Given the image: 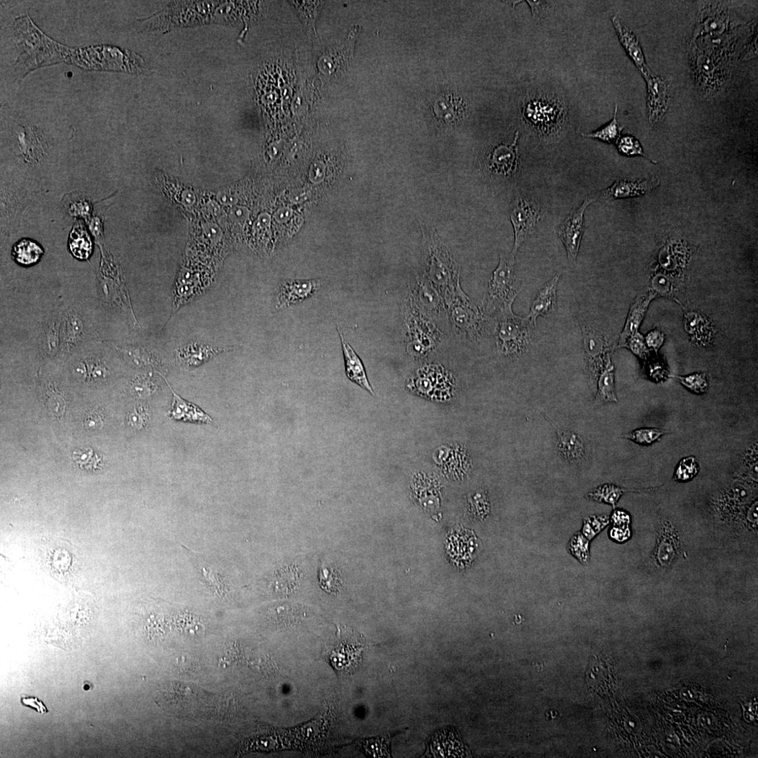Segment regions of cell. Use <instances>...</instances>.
<instances>
[{
  "mask_svg": "<svg viewBox=\"0 0 758 758\" xmlns=\"http://www.w3.org/2000/svg\"><path fill=\"white\" fill-rule=\"evenodd\" d=\"M598 373L596 402H617L614 387V367L607 356Z\"/></svg>",
  "mask_w": 758,
  "mask_h": 758,
  "instance_id": "cell-22",
  "label": "cell"
},
{
  "mask_svg": "<svg viewBox=\"0 0 758 758\" xmlns=\"http://www.w3.org/2000/svg\"><path fill=\"white\" fill-rule=\"evenodd\" d=\"M582 333L583 347L589 358V362L600 359V354L603 352V343L601 337L585 325L582 326Z\"/></svg>",
  "mask_w": 758,
  "mask_h": 758,
  "instance_id": "cell-28",
  "label": "cell"
},
{
  "mask_svg": "<svg viewBox=\"0 0 758 758\" xmlns=\"http://www.w3.org/2000/svg\"><path fill=\"white\" fill-rule=\"evenodd\" d=\"M545 418L552 425L558 436L557 451L559 455L572 464H578L585 458V446L583 438L578 434L563 429Z\"/></svg>",
  "mask_w": 758,
  "mask_h": 758,
  "instance_id": "cell-18",
  "label": "cell"
},
{
  "mask_svg": "<svg viewBox=\"0 0 758 758\" xmlns=\"http://www.w3.org/2000/svg\"><path fill=\"white\" fill-rule=\"evenodd\" d=\"M333 316L335 318L336 325V329L339 334L342 344V349L344 357V362H345L346 373L347 377L351 382L356 384L362 389L368 391L372 396H374V392L369 382L366 371L364 365L357 355L356 351L350 346L345 338H344L341 331L339 329L336 318L333 312Z\"/></svg>",
  "mask_w": 758,
  "mask_h": 758,
  "instance_id": "cell-17",
  "label": "cell"
},
{
  "mask_svg": "<svg viewBox=\"0 0 758 758\" xmlns=\"http://www.w3.org/2000/svg\"><path fill=\"white\" fill-rule=\"evenodd\" d=\"M426 277L444 300L462 290L459 271L451 254L439 240H431L426 248Z\"/></svg>",
  "mask_w": 758,
  "mask_h": 758,
  "instance_id": "cell-6",
  "label": "cell"
},
{
  "mask_svg": "<svg viewBox=\"0 0 758 758\" xmlns=\"http://www.w3.org/2000/svg\"><path fill=\"white\" fill-rule=\"evenodd\" d=\"M681 539L678 529L669 521H664L658 529L657 543L652 559L662 568L671 566L680 553Z\"/></svg>",
  "mask_w": 758,
  "mask_h": 758,
  "instance_id": "cell-10",
  "label": "cell"
},
{
  "mask_svg": "<svg viewBox=\"0 0 758 758\" xmlns=\"http://www.w3.org/2000/svg\"><path fill=\"white\" fill-rule=\"evenodd\" d=\"M169 389L173 395L169 416L172 420L198 424L217 425L213 419L197 405L186 401L178 395L164 378Z\"/></svg>",
  "mask_w": 758,
  "mask_h": 758,
  "instance_id": "cell-16",
  "label": "cell"
},
{
  "mask_svg": "<svg viewBox=\"0 0 758 758\" xmlns=\"http://www.w3.org/2000/svg\"><path fill=\"white\" fill-rule=\"evenodd\" d=\"M631 530L628 526H613L610 531V537L618 542H624L631 537Z\"/></svg>",
  "mask_w": 758,
  "mask_h": 758,
  "instance_id": "cell-42",
  "label": "cell"
},
{
  "mask_svg": "<svg viewBox=\"0 0 758 758\" xmlns=\"http://www.w3.org/2000/svg\"><path fill=\"white\" fill-rule=\"evenodd\" d=\"M569 552L581 564L588 565L590 561L589 540L582 533H576L568 543Z\"/></svg>",
  "mask_w": 758,
  "mask_h": 758,
  "instance_id": "cell-31",
  "label": "cell"
},
{
  "mask_svg": "<svg viewBox=\"0 0 758 758\" xmlns=\"http://www.w3.org/2000/svg\"><path fill=\"white\" fill-rule=\"evenodd\" d=\"M217 199L224 206H234L237 202V197L229 192H223L219 194Z\"/></svg>",
  "mask_w": 758,
  "mask_h": 758,
  "instance_id": "cell-45",
  "label": "cell"
},
{
  "mask_svg": "<svg viewBox=\"0 0 758 758\" xmlns=\"http://www.w3.org/2000/svg\"><path fill=\"white\" fill-rule=\"evenodd\" d=\"M609 523L607 515L590 516L583 520L582 534L589 541L598 535Z\"/></svg>",
  "mask_w": 758,
  "mask_h": 758,
  "instance_id": "cell-34",
  "label": "cell"
},
{
  "mask_svg": "<svg viewBox=\"0 0 758 758\" xmlns=\"http://www.w3.org/2000/svg\"><path fill=\"white\" fill-rule=\"evenodd\" d=\"M519 133L517 132L514 142L510 145H499L489 158V169L498 176L509 177L519 169L520 158L518 149Z\"/></svg>",
  "mask_w": 758,
  "mask_h": 758,
  "instance_id": "cell-14",
  "label": "cell"
},
{
  "mask_svg": "<svg viewBox=\"0 0 758 758\" xmlns=\"http://www.w3.org/2000/svg\"><path fill=\"white\" fill-rule=\"evenodd\" d=\"M659 185L656 179L638 180H618L612 186L602 191L600 198L603 201L640 197L645 195Z\"/></svg>",
  "mask_w": 758,
  "mask_h": 758,
  "instance_id": "cell-19",
  "label": "cell"
},
{
  "mask_svg": "<svg viewBox=\"0 0 758 758\" xmlns=\"http://www.w3.org/2000/svg\"><path fill=\"white\" fill-rule=\"evenodd\" d=\"M147 418V413L142 407L135 408L127 415L128 423L133 428L140 429L143 428Z\"/></svg>",
  "mask_w": 758,
  "mask_h": 758,
  "instance_id": "cell-38",
  "label": "cell"
},
{
  "mask_svg": "<svg viewBox=\"0 0 758 758\" xmlns=\"http://www.w3.org/2000/svg\"><path fill=\"white\" fill-rule=\"evenodd\" d=\"M656 295L648 294L638 298L631 306L629 315L623 332L620 337L619 344L625 346L627 340L636 334L644 318L649 302Z\"/></svg>",
  "mask_w": 758,
  "mask_h": 758,
  "instance_id": "cell-23",
  "label": "cell"
},
{
  "mask_svg": "<svg viewBox=\"0 0 758 758\" xmlns=\"http://www.w3.org/2000/svg\"><path fill=\"white\" fill-rule=\"evenodd\" d=\"M230 350V347H216L202 342L192 340L177 349L176 358L182 366L187 368H193Z\"/></svg>",
  "mask_w": 758,
  "mask_h": 758,
  "instance_id": "cell-13",
  "label": "cell"
},
{
  "mask_svg": "<svg viewBox=\"0 0 758 758\" xmlns=\"http://www.w3.org/2000/svg\"><path fill=\"white\" fill-rule=\"evenodd\" d=\"M22 702L26 706L36 708L41 713L47 712V709L44 704L36 698H24L22 700Z\"/></svg>",
  "mask_w": 758,
  "mask_h": 758,
  "instance_id": "cell-46",
  "label": "cell"
},
{
  "mask_svg": "<svg viewBox=\"0 0 758 758\" xmlns=\"http://www.w3.org/2000/svg\"><path fill=\"white\" fill-rule=\"evenodd\" d=\"M567 107L554 94L535 92L528 95L522 107L523 120L541 137H556L566 124Z\"/></svg>",
  "mask_w": 758,
  "mask_h": 758,
  "instance_id": "cell-2",
  "label": "cell"
},
{
  "mask_svg": "<svg viewBox=\"0 0 758 758\" xmlns=\"http://www.w3.org/2000/svg\"><path fill=\"white\" fill-rule=\"evenodd\" d=\"M409 296L426 314L439 317L446 312L442 297L424 274L418 278L410 290Z\"/></svg>",
  "mask_w": 758,
  "mask_h": 758,
  "instance_id": "cell-12",
  "label": "cell"
},
{
  "mask_svg": "<svg viewBox=\"0 0 758 758\" xmlns=\"http://www.w3.org/2000/svg\"><path fill=\"white\" fill-rule=\"evenodd\" d=\"M206 208L213 215H218L221 212L220 206L215 201H210L206 204Z\"/></svg>",
  "mask_w": 758,
  "mask_h": 758,
  "instance_id": "cell-48",
  "label": "cell"
},
{
  "mask_svg": "<svg viewBox=\"0 0 758 758\" xmlns=\"http://www.w3.org/2000/svg\"><path fill=\"white\" fill-rule=\"evenodd\" d=\"M195 195L191 191H185L182 194V202L186 206H193L195 202Z\"/></svg>",
  "mask_w": 758,
  "mask_h": 758,
  "instance_id": "cell-47",
  "label": "cell"
},
{
  "mask_svg": "<svg viewBox=\"0 0 758 758\" xmlns=\"http://www.w3.org/2000/svg\"><path fill=\"white\" fill-rule=\"evenodd\" d=\"M665 433V431L659 429H639L625 434L623 437L640 444L649 445L660 440Z\"/></svg>",
  "mask_w": 758,
  "mask_h": 758,
  "instance_id": "cell-33",
  "label": "cell"
},
{
  "mask_svg": "<svg viewBox=\"0 0 758 758\" xmlns=\"http://www.w3.org/2000/svg\"><path fill=\"white\" fill-rule=\"evenodd\" d=\"M617 111L618 107L616 106L612 120L604 127L591 133H583L582 136L608 144L616 143L623 129V127L620 126L617 121Z\"/></svg>",
  "mask_w": 758,
  "mask_h": 758,
  "instance_id": "cell-30",
  "label": "cell"
},
{
  "mask_svg": "<svg viewBox=\"0 0 758 758\" xmlns=\"http://www.w3.org/2000/svg\"><path fill=\"white\" fill-rule=\"evenodd\" d=\"M187 550V554L193 558L196 567L199 568L202 576L204 578L208 587H213L219 594L223 593L224 587H226L224 583L219 581L220 579L218 576V574L215 572L211 567L206 564L204 560L201 558L202 555L193 553L190 549Z\"/></svg>",
  "mask_w": 758,
  "mask_h": 758,
  "instance_id": "cell-27",
  "label": "cell"
},
{
  "mask_svg": "<svg viewBox=\"0 0 758 758\" xmlns=\"http://www.w3.org/2000/svg\"><path fill=\"white\" fill-rule=\"evenodd\" d=\"M664 341L663 335L659 332H651L647 338V342L650 347L653 349H659Z\"/></svg>",
  "mask_w": 758,
  "mask_h": 758,
  "instance_id": "cell-44",
  "label": "cell"
},
{
  "mask_svg": "<svg viewBox=\"0 0 758 758\" xmlns=\"http://www.w3.org/2000/svg\"><path fill=\"white\" fill-rule=\"evenodd\" d=\"M626 492L627 490L625 488L612 484H605L589 492L587 498L600 503L610 504L615 508L620 497Z\"/></svg>",
  "mask_w": 758,
  "mask_h": 758,
  "instance_id": "cell-29",
  "label": "cell"
},
{
  "mask_svg": "<svg viewBox=\"0 0 758 758\" xmlns=\"http://www.w3.org/2000/svg\"><path fill=\"white\" fill-rule=\"evenodd\" d=\"M680 384L689 389L697 393H704L707 391L708 384L704 373H695L686 376H673Z\"/></svg>",
  "mask_w": 758,
  "mask_h": 758,
  "instance_id": "cell-35",
  "label": "cell"
},
{
  "mask_svg": "<svg viewBox=\"0 0 758 758\" xmlns=\"http://www.w3.org/2000/svg\"><path fill=\"white\" fill-rule=\"evenodd\" d=\"M293 5L309 33L316 32V21L323 3L320 1H294Z\"/></svg>",
  "mask_w": 758,
  "mask_h": 758,
  "instance_id": "cell-26",
  "label": "cell"
},
{
  "mask_svg": "<svg viewBox=\"0 0 758 758\" xmlns=\"http://www.w3.org/2000/svg\"><path fill=\"white\" fill-rule=\"evenodd\" d=\"M541 217V208L537 201L530 197L517 198L510 215L515 237L511 255L515 257Z\"/></svg>",
  "mask_w": 758,
  "mask_h": 758,
  "instance_id": "cell-8",
  "label": "cell"
},
{
  "mask_svg": "<svg viewBox=\"0 0 758 758\" xmlns=\"http://www.w3.org/2000/svg\"><path fill=\"white\" fill-rule=\"evenodd\" d=\"M700 470L699 462L695 457H686L676 467L674 479L678 481H691L697 475Z\"/></svg>",
  "mask_w": 758,
  "mask_h": 758,
  "instance_id": "cell-32",
  "label": "cell"
},
{
  "mask_svg": "<svg viewBox=\"0 0 758 758\" xmlns=\"http://www.w3.org/2000/svg\"><path fill=\"white\" fill-rule=\"evenodd\" d=\"M270 216L266 215V214L261 215L259 217V219H258L259 225L262 226V227L268 226L270 224Z\"/></svg>",
  "mask_w": 758,
  "mask_h": 758,
  "instance_id": "cell-50",
  "label": "cell"
},
{
  "mask_svg": "<svg viewBox=\"0 0 758 758\" xmlns=\"http://www.w3.org/2000/svg\"><path fill=\"white\" fill-rule=\"evenodd\" d=\"M250 215V212L245 206H235L229 213L230 219L236 224H245Z\"/></svg>",
  "mask_w": 758,
  "mask_h": 758,
  "instance_id": "cell-39",
  "label": "cell"
},
{
  "mask_svg": "<svg viewBox=\"0 0 758 758\" xmlns=\"http://www.w3.org/2000/svg\"><path fill=\"white\" fill-rule=\"evenodd\" d=\"M319 280L287 281L281 283L277 291L278 309L288 307L312 296L321 288Z\"/></svg>",
  "mask_w": 758,
  "mask_h": 758,
  "instance_id": "cell-15",
  "label": "cell"
},
{
  "mask_svg": "<svg viewBox=\"0 0 758 758\" xmlns=\"http://www.w3.org/2000/svg\"><path fill=\"white\" fill-rule=\"evenodd\" d=\"M515 257L511 254H501L499 265L490 279L481 305L490 317L512 311L513 303L520 289Z\"/></svg>",
  "mask_w": 758,
  "mask_h": 758,
  "instance_id": "cell-3",
  "label": "cell"
},
{
  "mask_svg": "<svg viewBox=\"0 0 758 758\" xmlns=\"http://www.w3.org/2000/svg\"><path fill=\"white\" fill-rule=\"evenodd\" d=\"M43 254L44 250L41 246L28 239L19 241L12 250L14 259L24 266H29L38 263Z\"/></svg>",
  "mask_w": 758,
  "mask_h": 758,
  "instance_id": "cell-24",
  "label": "cell"
},
{
  "mask_svg": "<svg viewBox=\"0 0 758 758\" xmlns=\"http://www.w3.org/2000/svg\"><path fill=\"white\" fill-rule=\"evenodd\" d=\"M561 274L545 283L537 292L533 299L530 312L527 316L536 326L537 320L540 316H546L552 313L557 305V289Z\"/></svg>",
  "mask_w": 758,
  "mask_h": 758,
  "instance_id": "cell-20",
  "label": "cell"
},
{
  "mask_svg": "<svg viewBox=\"0 0 758 758\" xmlns=\"http://www.w3.org/2000/svg\"><path fill=\"white\" fill-rule=\"evenodd\" d=\"M495 320L496 343L501 355L515 359L530 350L536 326L528 317L517 316L510 311L497 315Z\"/></svg>",
  "mask_w": 758,
  "mask_h": 758,
  "instance_id": "cell-5",
  "label": "cell"
},
{
  "mask_svg": "<svg viewBox=\"0 0 758 758\" xmlns=\"http://www.w3.org/2000/svg\"><path fill=\"white\" fill-rule=\"evenodd\" d=\"M14 25L18 52L15 70L19 80L34 69L63 60L60 45L45 36L27 15L17 18Z\"/></svg>",
  "mask_w": 758,
  "mask_h": 758,
  "instance_id": "cell-1",
  "label": "cell"
},
{
  "mask_svg": "<svg viewBox=\"0 0 758 758\" xmlns=\"http://www.w3.org/2000/svg\"><path fill=\"white\" fill-rule=\"evenodd\" d=\"M629 340H630L629 343V347L631 349V350L640 358H644L645 356L647 350L645 349L642 336L639 334H636Z\"/></svg>",
  "mask_w": 758,
  "mask_h": 758,
  "instance_id": "cell-40",
  "label": "cell"
},
{
  "mask_svg": "<svg viewBox=\"0 0 758 758\" xmlns=\"http://www.w3.org/2000/svg\"><path fill=\"white\" fill-rule=\"evenodd\" d=\"M203 231L206 237L211 240V242L213 243H218L223 236L221 229L217 224L213 223H208L203 225Z\"/></svg>",
  "mask_w": 758,
  "mask_h": 758,
  "instance_id": "cell-41",
  "label": "cell"
},
{
  "mask_svg": "<svg viewBox=\"0 0 758 758\" xmlns=\"http://www.w3.org/2000/svg\"><path fill=\"white\" fill-rule=\"evenodd\" d=\"M645 79L648 96L647 112L650 123L659 122L667 114L670 107V96L667 83L651 72L643 76Z\"/></svg>",
  "mask_w": 758,
  "mask_h": 758,
  "instance_id": "cell-11",
  "label": "cell"
},
{
  "mask_svg": "<svg viewBox=\"0 0 758 758\" xmlns=\"http://www.w3.org/2000/svg\"><path fill=\"white\" fill-rule=\"evenodd\" d=\"M596 199H587L580 206L572 211L559 226L558 235L565 248L571 263H575L579 252L581 239L585 231L584 215L588 206Z\"/></svg>",
  "mask_w": 758,
  "mask_h": 758,
  "instance_id": "cell-9",
  "label": "cell"
},
{
  "mask_svg": "<svg viewBox=\"0 0 758 758\" xmlns=\"http://www.w3.org/2000/svg\"><path fill=\"white\" fill-rule=\"evenodd\" d=\"M613 526H628L631 523L630 515L624 510H617L611 515Z\"/></svg>",
  "mask_w": 758,
  "mask_h": 758,
  "instance_id": "cell-43",
  "label": "cell"
},
{
  "mask_svg": "<svg viewBox=\"0 0 758 758\" xmlns=\"http://www.w3.org/2000/svg\"><path fill=\"white\" fill-rule=\"evenodd\" d=\"M444 304L453 329L460 339L476 342L486 334L490 317L463 290L446 299Z\"/></svg>",
  "mask_w": 758,
  "mask_h": 758,
  "instance_id": "cell-4",
  "label": "cell"
},
{
  "mask_svg": "<svg viewBox=\"0 0 758 758\" xmlns=\"http://www.w3.org/2000/svg\"><path fill=\"white\" fill-rule=\"evenodd\" d=\"M612 23L616 30L618 39L634 62L643 76L651 72L645 62V58L640 43L634 32L624 26L617 17L612 18Z\"/></svg>",
  "mask_w": 758,
  "mask_h": 758,
  "instance_id": "cell-21",
  "label": "cell"
},
{
  "mask_svg": "<svg viewBox=\"0 0 758 758\" xmlns=\"http://www.w3.org/2000/svg\"><path fill=\"white\" fill-rule=\"evenodd\" d=\"M290 216V213L287 209H283L279 210L277 215H275V219L279 222L287 221Z\"/></svg>",
  "mask_w": 758,
  "mask_h": 758,
  "instance_id": "cell-49",
  "label": "cell"
},
{
  "mask_svg": "<svg viewBox=\"0 0 758 758\" xmlns=\"http://www.w3.org/2000/svg\"><path fill=\"white\" fill-rule=\"evenodd\" d=\"M618 152L624 155L643 156L649 159L644 153L640 142L631 136L619 138L616 142Z\"/></svg>",
  "mask_w": 758,
  "mask_h": 758,
  "instance_id": "cell-36",
  "label": "cell"
},
{
  "mask_svg": "<svg viewBox=\"0 0 758 758\" xmlns=\"http://www.w3.org/2000/svg\"><path fill=\"white\" fill-rule=\"evenodd\" d=\"M68 244L74 256L78 259H87L92 253L91 238L83 226L77 225L74 228L69 238Z\"/></svg>",
  "mask_w": 758,
  "mask_h": 758,
  "instance_id": "cell-25",
  "label": "cell"
},
{
  "mask_svg": "<svg viewBox=\"0 0 758 758\" xmlns=\"http://www.w3.org/2000/svg\"><path fill=\"white\" fill-rule=\"evenodd\" d=\"M406 308L409 354L415 357L426 356L439 345L440 332L410 296Z\"/></svg>",
  "mask_w": 758,
  "mask_h": 758,
  "instance_id": "cell-7",
  "label": "cell"
},
{
  "mask_svg": "<svg viewBox=\"0 0 758 758\" xmlns=\"http://www.w3.org/2000/svg\"><path fill=\"white\" fill-rule=\"evenodd\" d=\"M321 583L325 590L336 592L341 587V581L332 570L325 569L321 572Z\"/></svg>",
  "mask_w": 758,
  "mask_h": 758,
  "instance_id": "cell-37",
  "label": "cell"
}]
</instances>
